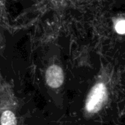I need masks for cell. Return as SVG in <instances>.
<instances>
[{
    "label": "cell",
    "mask_w": 125,
    "mask_h": 125,
    "mask_svg": "<svg viewBox=\"0 0 125 125\" xmlns=\"http://www.w3.org/2000/svg\"><path fill=\"white\" fill-rule=\"evenodd\" d=\"M106 99V88L103 83H98L90 91L86 102V110L90 113H96L102 108Z\"/></svg>",
    "instance_id": "6da1fadb"
},
{
    "label": "cell",
    "mask_w": 125,
    "mask_h": 125,
    "mask_svg": "<svg viewBox=\"0 0 125 125\" xmlns=\"http://www.w3.org/2000/svg\"><path fill=\"white\" fill-rule=\"evenodd\" d=\"M45 79L50 87L53 88L60 87L64 82V73L62 69L56 65L50 66L46 71Z\"/></svg>",
    "instance_id": "7a4b0ae2"
},
{
    "label": "cell",
    "mask_w": 125,
    "mask_h": 125,
    "mask_svg": "<svg viewBox=\"0 0 125 125\" xmlns=\"http://www.w3.org/2000/svg\"><path fill=\"white\" fill-rule=\"evenodd\" d=\"M1 125H17V120L14 113L10 111H4L1 116Z\"/></svg>",
    "instance_id": "3957f363"
},
{
    "label": "cell",
    "mask_w": 125,
    "mask_h": 125,
    "mask_svg": "<svg viewBox=\"0 0 125 125\" xmlns=\"http://www.w3.org/2000/svg\"><path fill=\"white\" fill-rule=\"evenodd\" d=\"M115 29L116 31L118 34L120 35H125V21L124 19L119 20L116 26H115Z\"/></svg>",
    "instance_id": "277c9868"
}]
</instances>
